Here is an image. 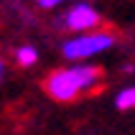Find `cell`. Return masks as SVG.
<instances>
[{
    "instance_id": "5b68a950",
    "label": "cell",
    "mask_w": 135,
    "mask_h": 135,
    "mask_svg": "<svg viewBox=\"0 0 135 135\" xmlns=\"http://www.w3.org/2000/svg\"><path fill=\"white\" fill-rule=\"evenodd\" d=\"M15 59H18V64L21 66H33L38 59V54L33 46H23V49H18V54H15Z\"/></svg>"
},
{
    "instance_id": "277c9868",
    "label": "cell",
    "mask_w": 135,
    "mask_h": 135,
    "mask_svg": "<svg viewBox=\"0 0 135 135\" xmlns=\"http://www.w3.org/2000/svg\"><path fill=\"white\" fill-rule=\"evenodd\" d=\"M115 105H117V110H133L135 107V87L122 89L120 94L115 97Z\"/></svg>"
},
{
    "instance_id": "7a4b0ae2",
    "label": "cell",
    "mask_w": 135,
    "mask_h": 135,
    "mask_svg": "<svg viewBox=\"0 0 135 135\" xmlns=\"http://www.w3.org/2000/svg\"><path fill=\"white\" fill-rule=\"evenodd\" d=\"M112 44H115V38L110 33H92V36H79L74 41H66L61 51H64L66 59L79 61V59H87V56H94V54L110 49Z\"/></svg>"
},
{
    "instance_id": "8992f818",
    "label": "cell",
    "mask_w": 135,
    "mask_h": 135,
    "mask_svg": "<svg viewBox=\"0 0 135 135\" xmlns=\"http://www.w3.org/2000/svg\"><path fill=\"white\" fill-rule=\"evenodd\" d=\"M59 3H64V0H38V5H41V8H56Z\"/></svg>"
},
{
    "instance_id": "52a82bcc",
    "label": "cell",
    "mask_w": 135,
    "mask_h": 135,
    "mask_svg": "<svg viewBox=\"0 0 135 135\" xmlns=\"http://www.w3.org/2000/svg\"><path fill=\"white\" fill-rule=\"evenodd\" d=\"M0 76H3V61H0Z\"/></svg>"
},
{
    "instance_id": "6da1fadb",
    "label": "cell",
    "mask_w": 135,
    "mask_h": 135,
    "mask_svg": "<svg viewBox=\"0 0 135 135\" xmlns=\"http://www.w3.org/2000/svg\"><path fill=\"white\" fill-rule=\"evenodd\" d=\"M97 76H99L97 66H69V69H61V71H56V74H51L46 79V92L56 102H69L79 92L92 87L97 82Z\"/></svg>"
},
{
    "instance_id": "3957f363",
    "label": "cell",
    "mask_w": 135,
    "mask_h": 135,
    "mask_svg": "<svg viewBox=\"0 0 135 135\" xmlns=\"http://www.w3.org/2000/svg\"><path fill=\"white\" fill-rule=\"evenodd\" d=\"M99 23V13L94 10L92 5H74L71 10L66 13V26L71 31H89Z\"/></svg>"
}]
</instances>
